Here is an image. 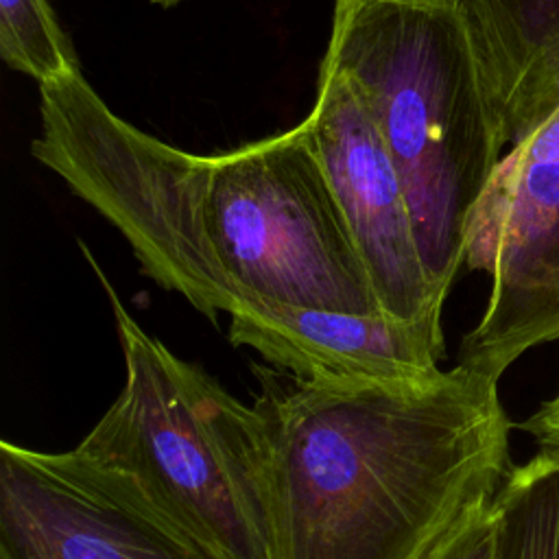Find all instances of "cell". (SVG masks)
I'll return each mask as SVG.
<instances>
[{
    "label": "cell",
    "mask_w": 559,
    "mask_h": 559,
    "mask_svg": "<svg viewBox=\"0 0 559 559\" xmlns=\"http://www.w3.org/2000/svg\"><path fill=\"white\" fill-rule=\"evenodd\" d=\"M271 559H428L509 465L498 380L301 378L251 362Z\"/></svg>",
    "instance_id": "cell-1"
},
{
    "label": "cell",
    "mask_w": 559,
    "mask_h": 559,
    "mask_svg": "<svg viewBox=\"0 0 559 559\" xmlns=\"http://www.w3.org/2000/svg\"><path fill=\"white\" fill-rule=\"evenodd\" d=\"M323 63L341 70L373 114L443 304L502 155L459 13L452 0H334Z\"/></svg>",
    "instance_id": "cell-2"
},
{
    "label": "cell",
    "mask_w": 559,
    "mask_h": 559,
    "mask_svg": "<svg viewBox=\"0 0 559 559\" xmlns=\"http://www.w3.org/2000/svg\"><path fill=\"white\" fill-rule=\"evenodd\" d=\"M199 210L231 301L234 345L286 367L297 354L306 310L382 314L304 122L205 155Z\"/></svg>",
    "instance_id": "cell-3"
},
{
    "label": "cell",
    "mask_w": 559,
    "mask_h": 559,
    "mask_svg": "<svg viewBox=\"0 0 559 559\" xmlns=\"http://www.w3.org/2000/svg\"><path fill=\"white\" fill-rule=\"evenodd\" d=\"M79 247L109 299L124 384L74 452L129 478L218 559H271L258 411L151 336Z\"/></svg>",
    "instance_id": "cell-4"
},
{
    "label": "cell",
    "mask_w": 559,
    "mask_h": 559,
    "mask_svg": "<svg viewBox=\"0 0 559 559\" xmlns=\"http://www.w3.org/2000/svg\"><path fill=\"white\" fill-rule=\"evenodd\" d=\"M465 264L491 280L459 365L493 380L531 347L559 341V109L500 155L476 203Z\"/></svg>",
    "instance_id": "cell-5"
},
{
    "label": "cell",
    "mask_w": 559,
    "mask_h": 559,
    "mask_svg": "<svg viewBox=\"0 0 559 559\" xmlns=\"http://www.w3.org/2000/svg\"><path fill=\"white\" fill-rule=\"evenodd\" d=\"M0 559H218L118 472L0 441Z\"/></svg>",
    "instance_id": "cell-6"
},
{
    "label": "cell",
    "mask_w": 559,
    "mask_h": 559,
    "mask_svg": "<svg viewBox=\"0 0 559 559\" xmlns=\"http://www.w3.org/2000/svg\"><path fill=\"white\" fill-rule=\"evenodd\" d=\"M317 100L301 120L356 238L384 314L443 347L441 310L426 277L400 173L354 83L321 61Z\"/></svg>",
    "instance_id": "cell-7"
},
{
    "label": "cell",
    "mask_w": 559,
    "mask_h": 559,
    "mask_svg": "<svg viewBox=\"0 0 559 559\" xmlns=\"http://www.w3.org/2000/svg\"><path fill=\"white\" fill-rule=\"evenodd\" d=\"M500 151L559 109V0H452Z\"/></svg>",
    "instance_id": "cell-8"
},
{
    "label": "cell",
    "mask_w": 559,
    "mask_h": 559,
    "mask_svg": "<svg viewBox=\"0 0 559 559\" xmlns=\"http://www.w3.org/2000/svg\"><path fill=\"white\" fill-rule=\"evenodd\" d=\"M493 509L496 559H559V450L511 465Z\"/></svg>",
    "instance_id": "cell-9"
},
{
    "label": "cell",
    "mask_w": 559,
    "mask_h": 559,
    "mask_svg": "<svg viewBox=\"0 0 559 559\" xmlns=\"http://www.w3.org/2000/svg\"><path fill=\"white\" fill-rule=\"evenodd\" d=\"M0 55L9 68L39 85L81 70L46 0H0Z\"/></svg>",
    "instance_id": "cell-10"
},
{
    "label": "cell",
    "mask_w": 559,
    "mask_h": 559,
    "mask_svg": "<svg viewBox=\"0 0 559 559\" xmlns=\"http://www.w3.org/2000/svg\"><path fill=\"white\" fill-rule=\"evenodd\" d=\"M428 559H496L493 496L472 507Z\"/></svg>",
    "instance_id": "cell-11"
},
{
    "label": "cell",
    "mask_w": 559,
    "mask_h": 559,
    "mask_svg": "<svg viewBox=\"0 0 559 559\" xmlns=\"http://www.w3.org/2000/svg\"><path fill=\"white\" fill-rule=\"evenodd\" d=\"M520 428L528 432L542 448L559 450V389L531 417H526Z\"/></svg>",
    "instance_id": "cell-12"
},
{
    "label": "cell",
    "mask_w": 559,
    "mask_h": 559,
    "mask_svg": "<svg viewBox=\"0 0 559 559\" xmlns=\"http://www.w3.org/2000/svg\"><path fill=\"white\" fill-rule=\"evenodd\" d=\"M148 2H153V4H159V7H175V4H179V2H186V0H148Z\"/></svg>",
    "instance_id": "cell-13"
}]
</instances>
